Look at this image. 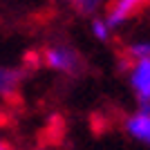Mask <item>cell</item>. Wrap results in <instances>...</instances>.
<instances>
[{"label":"cell","mask_w":150,"mask_h":150,"mask_svg":"<svg viewBox=\"0 0 150 150\" xmlns=\"http://www.w3.org/2000/svg\"><path fill=\"white\" fill-rule=\"evenodd\" d=\"M69 5L74 7V11L81 13V16H94L101 7L105 5V0H69Z\"/></svg>","instance_id":"8992f818"},{"label":"cell","mask_w":150,"mask_h":150,"mask_svg":"<svg viewBox=\"0 0 150 150\" xmlns=\"http://www.w3.org/2000/svg\"><path fill=\"white\" fill-rule=\"evenodd\" d=\"M0 150H13V146H11V144H7L5 139H0Z\"/></svg>","instance_id":"ba28073f"},{"label":"cell","mask_w":150,"mask_h":150,"mask_svg":"<svg viewBox=\"0 0 150 150\" xmlns=\"http://www.w3.org/2000/svg\"><path fill=\"white\" fill-rule=\"evenodd\" d=\"M43 63L50 69L65 74L69 79H81L88 72V63L81 52L72 45H47L43 50Z\"/></svg>","instance_id":"6da1fadb"},{"label":"cell","mask_w":150,"mask_h":150,"mask_svg":"<svg viewBox=\"0 0 150 150\" xmlns=\"http://www.w3.org/2000/svg\"><path fill=\"white\" fill-rule=\"evenodd\" d=\"M27 72L23 67H0V99L5 101H16L20 94V85L25 81Z\"/></svg>","instance_id":"5b68a950"},{"label":"cell","mask_w":150,"mask_h":150,"mask_svg":"<svg viewBox=\"0 0 150 150\" xmlns=\"http://www.w3.org/2000/svg\"><path fill=\"white\" fill-rule=\"evenodd\" d=\"M34 150H52V148H34Z\"/></svg>","instance_id":"9c48e42d"},{"label":"cell","mask_w":150,"mask_h":150,"mask_svg":"<svg viewBox=\"0 0 150 150\" xmlns=\"http://www.w3.org/2000/svg\"><path fill=\"white\" fill-rule=\"evenodd\" d=\"M123 130L130 139L150 148V110L137 108L132 114H128L123 121Z\"/></svg>","instance_id":"277c9868"},{"label":"cell","mask_w":150,"mask_h":150,"mask_svg":"<svg viewBox=\"0 0 150 150\" xmlns=\"http://www.w3.org/2000/svg\"><path fill=\"white\" fill-rule=\"evenodd\" d=\"M90 31H92V36L101 43H108L110 38H112V29L108 27V23L99 16H92V23H90Z\"/></svg>","instance_id":"52a82bcc"},{"label":"cell","mask_w":150,"mask_h":150,"mask_svg":"<svg viewBox=\"0 0 150 150\" xmlns=\"http://www.w3.org/2000/svg\"><path fill=\"white\" fill-rule=\"evenodd\" d=\"M148 9H150V0H110L103 20L108 23L110 29H119Z\"/></svg>","instance_id":"3957f363"},{"label":"cell","mask_w":150,"mask_h":150,"mask_svg":"<svg viewBox=\"0 0 150 150\" xmlns=\"http://www.w3.org/2000/svg\"><path fill=\"white\" fill-rule=\"evenodd\" d=\"M125 76L130 85L137 105H148L150 103V52L141 58L125 61Z\"/></svg>","instance_id":"7a4b0ae2"}]
</instances>
